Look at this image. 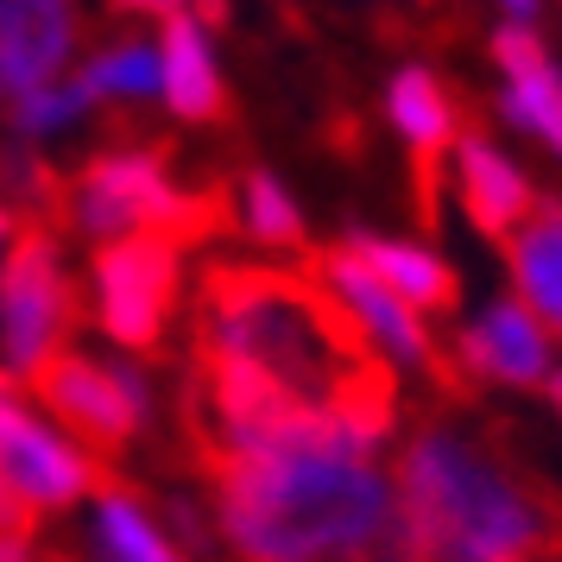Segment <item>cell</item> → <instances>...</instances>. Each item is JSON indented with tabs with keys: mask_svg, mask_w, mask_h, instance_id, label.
<instances>
[{
	"mask_svg": "<svg viewBox=\"0 0 562 562\" xmlns=\"http://www.w3.org/2000/svg\"><path fill=\"white\" fill-rule=\"evenodd\" d=\"M190 341H209L254 367L272 392H284L355 456H373L392 436L398 411L392 360L373 348L367 323L316 266L209 259L196 279Z\"/></svg>",
	"mask_w": 562,
	"mask_h": 562,
	"instance_id": "obj_1",
	"label": "cell"
},
{
	"mask_svg": "<svg viewBox=\"0 0 562 562\" xmlns=\"http://www.w3.org/2000/svg\"><path fill=\"white\" fill-rule=\"evenodd\" d=\"M0 102H7V70H0Z\"/></svg>",
	"mask_w": 562,
	"mask_h": 562,
	"instance_id": "obj_27",
	"label": "cell"
},
{
	"mask_svg": "<svg viewBox=\"0 0 562 562\" xmlns=\"http://www.w3.org/2000/svg\"><path fill=\"white\" fill-rule=\"evenodd\" d=\"M77 45V0H0V70L7 102L52 89L64 57Z\"/></svg>",
	"mask_w": 562,
	"mask_h": 562,
	"instance_id": "obj_10",
	"label": "cell"
},
{
	"mask_svg": "<svg viewBox=\"0 0 562 562\" xmlns=\"http://www.w3.org/2000/svg\"><path fill=\"white\" fill-rule=\"evenodd\" d=\"M506 7H512V13H518V20H525V13H531L537 0H506Z\"/></svg>",
	"mask_w": 562,
	"mask_h": 562,
	"instance_id": "obj_26",
	"label": "cell"
},
{
	"mask_svg": "<svg viewBox=\"0 0 562 562\" xmlns=\"http://www.w3.org/2000/svg\"><path fill=\"white\" fill-rule=\"evenodd\" d=\"M95 323L133 355H158L183 284V247L165 234H121L95 247Z\"/></svg>",
	"mask_w": 562,
	"mask_h": 562,
	"instance_id": "obj_6",
	"label": "cell"
},
{
	"mask_svg": "<svg viewBox=\"0 0 562 562\" xmlns=\"http://www.w3.org/2000/svg\"><path fill=\"white\" fill-rule=\"evenodd\" d=\"M158 64H165V102H171L178 121H222V114H228V89L215 77V57H209V45H203L196 13L165 20Z\"/></svg>",
	"mask_w": 562,
	"mask_h": 562,
	"instance_id": "obj_16",
	"label": "cell"
},
{
	"mask_svg": "<svg viewBox=\"0 0 562 562\" xmlns=\"http://www.w3.org/2000/svg\"><path fill=\"white\" fill-rule=\"evenodd\" d=\"M398 512L417 562H531L550 518L461 436L424 430L398 461Z\"/></svg>",
	"mask_w": 562,
	"mask_h": 562,
	"instance_id": "obj_3",
	"label": "cell"
},
{
	"mask_svg": "<svg viewBox=\"0 0 562 562\" xmlns=\"http://www.w3.org/2000/svg\"><path fill=\"white\" fill-rule=\"evenodd\" d=\"M26 385L45 398V411H52L57 424H70L95 456H121L133 436L146 430V411H153L139 373H127V367H102V360L77 355V348L52 355Z\"/></svg>",
	"mask_w": 562,
	"mask_h": 562,
	"instance_id": "obj_7",
	"label": "cell"
},
{
	"mask_svg": "<svg viewBox=\"0 0 562 562\" xmlns=\"http://www.w3.org/2000/svg\"><path fill=\"white\" fill-rule=\"evenodd\" d=\"M183 430L240 562H417L398 493L367 456L234 449L190 417Z\"/></svg>",
	"mask_w": 562,
	"mask_h": 562,
	"instance_id": "obj_2",
	"label": "cell"
},
{
	"mask_svg": "<svg viewBox=\"0 0 562 562\" xmlns=\"http://www.w3.org/2000/svg\"><path fill=\"white\" fill-rule=\"evenodd\" d=\"M108 7H114L121 20H133V13H146V20H158V26H165V20H178V13H190L183 0H108Z\"/></svg>",
	"mask_w": 562,
	"mask_h": 562,
	"instance_id": "obj_21",
	"label": "cell"
},
{
	"mask_svg": "<svg viewBox=\"0 0 562 562\" xmlns=\"http://www.w3.org/2000/svg\"><path fill=\"white\" fill-rule=\"evenodd\" d=\"M95 531H102V550L108 562H183L165 537H158V525L146 518V512L133 506L127 486H108L102 493V512H95Z\"/></svg>",
	"mask_w": 562,
	"mask_h": 562,
	"instance_id": "obj_17",
	"label": "cell"
},
{
	"mask_svg": "<svg viewBox=\"0 0 562 562\" xmlns=\"http://www.w3.org/2000/svg\"><path fill=\"white\" fill-rule=\"evenodd\" d=\"M493 57H499V70H506V95H499L506 121L525 127L531 139H543V146L562 158V70L550 64L543 38L512 20V26L493 32Z\"/></svg>",
	"mask_w": 562,
	"mask_h": 562,
	"instance_id": "obj_11",
	"label": "cell"
},
{
	"mask_svg": "<svg viewBox=\"0 0 562 562\" xmlns=\"http://www.w3.org/2000/svg\"><path fill=\"white\" fill-rule=\"evenodd\" d=\"M512 284H518V304L531 310L537 323H557L562 329V203H537V215L512 234L506 247Z\"/></svg>",
	"mask_w": 562,
	"mask_h": 562,
	"instance_id": "obj_15",
	"label": "cell"
},
{
	"mask_svg": "<svg viewBox=\"0 0 562 562\" xmlns=\"http://www.w3.org/2000/svg\"><path fill=\"white\" fill-rule=\"evenodd\" d=\"M0 562H26V543H13V537H0Z\"/></svg>",
	"mask_w": 562,
	"mask_h": 562,
	"instance_id": "obj_23",
	"label": "cell"
},
{
	"mask_svg": "<svg viewBox=\"0 0 562 562\" xmlns=\"http://www.w3.org/2000/svg\"><path fill=\"white\" fill-rule=\"evenodd\" d=\"M348 247H355V259L373 272V279L398 297V304H411L417 316H436V310H456L461 297V279L442 266L436 254H424V247H405V240H380V234H348Z\"/></svg>",
	"mask_w": 562,
	"mask_h": 562,
	"instance_id": "obj_14",
	"label": "cell"
},
{
	"mask_svg": "<svg viewBox=\"0 0 562 562\" xmlns=\"http://www.w3.org/2000/svg\"><path fill=\"white\" fill-rule=\"evenodd\" d=\"M77 329V291L64 279L57 234L38 215H20L13 247L0 259V341L13 373L32 380L52 355H64V335Z\"/></svg>",
	"mask_w": 562,
	"mask_h": 562,
	"instance_id": "obj_5",
	"label": "cell"
},
{
	"mask_svg": "<svg viewBox=\"0 0 562 562\" xmlns=\"http://www.w3.org/2000/svg\"><path fill=\"white\" fill-rule=\"evenodd\" d=\"M70 222L102 240L165 234L178 247H196L209 234L234 228V203L222 183L178 190L165 153H153V146H121V153H95L70 178Z\"/></svg>",
	"mask_w": 562,
	"mask_h": 562,
	"instance_id": "obj_4",
	"label": "cell"
},
{
	"mask_svg": "<svg viewBox=\"0 0 562 562\" xmlns=\"http://www.w3.org/2000/svg\"><path fill=\"white\" fill-rule=\"evenodd\" d=\"M13 228H20V215H13V209H0V240H13Z\"/></svg>",
	"mask_w": 562,
	"mask_h": 562,
	"instance_id": "obj_25",
	"label": "cell"
},
{
	"mask_svg": "<svg viewBox=\"0 0 562 562\" xmlns=\"http://www.w3.org/2000/svg\"><path fill=\"white\" fill-rule=\"evenodd\" d=\"M461 367L481 373V380H506V385H543L550 380V348H543V329L537 316L518 297L493 304L481 323L461 329Z\"/></svg>",
	"mask_w": 562,
	"mask_h": 562,
	"instance_id": "obj_13",
	"label": "cell"
},
{
	"mask_svg": "<svg viewBox=\"0 0 562 562\" xmlns=\"http://www.w3.org/2000/svg\"><path fill=\"white\" fill-rule=\"evenodd\" d=\"M190 7H196V26H228V0H190Z\"/></svg>",
	"mask_w": 562,
	"mask_h": 562,
	"instance_id": "obj_22",
	"label": "cell"
},
{
	"mask_svg": "<svg viewBox=\"0 0 562 562\" xmlns=\"http://www.w3.org/2000/svg\"><path fill=\"white\" fill-rule=\"evenodd\" d=\"M385 114L405 139L411 153V190H417V215L436 222V183H442V153L461 146V114H456V95L430 77V70H398L392 89H385Z\"/></svg>",
	"mask_w": 562,
	"mask_h": 562,
	"instance_id": "obj_9",
	"label": "cell"
},
{
	"mask_svg": "<svg viewBox=\"0 0 562 562\" xmlns=\"http://www.w3.org/2000/svg\"><path fill=\"white\" fill-rule=\"evenodd\" d=\"M52 562H70V557H52Z\"/></svg>",
	"mask_w": 562,
	"mask_h": 562,
	"instance_id": "obj_28",
	"label": "cell"
},
{
	"mask_svg": "<svg viewBox=\"0 0 562 562\" xmlns=\"http://www.w3.org/2000/svg\"><path fill=\"white\" fill-rule=\"evenodd\" d=\"M38 518H45V512H38L26 493H20V486L0 474V537H13V543H32V537H38Z\"/></svg>",
	"mask_w": 562,
	"mask_h": 562,
	"instance_id": "obj_20",
	"label": "cell"
},
{
	"mask_svg": "<svg viewBox=\"0 0 562 562\" xmlns=\"http://www.w3.org/2000/svg\"><path fill=\"white\" fill-rule=\"evenodd\" d=\"M77 114H82L77 89H32V95H13V102H7V121H13V133H26V139L70 127Z\"/></svg>",
	"mask_w": 562,
	"mask_h": 562,
	"instance_id": "obj_19",
	"label": "cell"
},
{
	"mask_svg": "<svg viewBox=\"0 0 562 562\" xmlns=\"http://www.w3.org/2000/svg\"><path fill=\"white\" fill-rule=\"evenodd\" d=\"M456 178H461V209H468V222H474L493 247H506L512 234L537 215V203H543L531 183H525V171H518L499 146H486L481 133H461Z\"/></svg>",
	"mask_w": 562,
	"mask_h": 562,
	"instance_id": "obj_12",
	"label": "cell"
},
{
	"mask_svg": "<svg viewBox=\"0 0 562 562\" xmlns=\"http://www.w3.org/2000/svg\"><path fill=\"white\" fill-rule=\"evenodd\" d=\"M543 392H550V405L562 411V367H550V380H543Z\"/></svg>",
	"mask_w": 562,
	"mask_h": 562,
	"instance_id": "obj_24",
	"label": "cell"
},
{
	"mask_svg": "<svg viewBox=\"0 0 562 562\" xmlns=\"http://www.w3.org/2000/svg\"><path fill=\"white\" fill-rule=\"evenodd\" d=\"M240 222H247L259 240H272V247H297V240H304V215H297V203L279 190L272 171H247V183H240Z\"/></svg>",
	"mask_w": 562,
	"mask_h": 562,
	"instance_id": "obj_18",
	"label": "cell"
},
{
	"mask_svg": "<svg viewBox=\"0 0 562 562\" xmlns=\"http://www.w3.org/2000/svg\"><path fill=\"white\" fill-rule=\"evenodd\" d=\"M0 474L20 486L38 512L77 506L82 493L121 486L102 461H89V456H77V449H64L57 436H45L13 398H0Z\"/></svg>",
	"mask_w": 562,
	"mask_h": 562,
	"instance_id": "obj_8",
	"label": "cell"
}]
</instances>
